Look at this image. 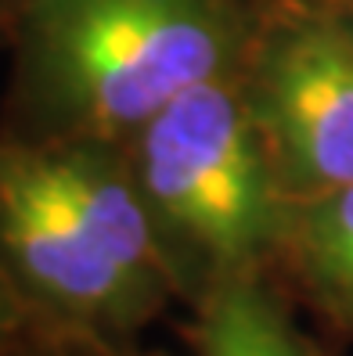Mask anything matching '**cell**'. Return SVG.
Here are the masks:
<instances>
[{
    "mask_svg": "<svg viewBox=\"0 0 353 356\" xmlns=\"http://www.w3.org/2000/svg\"><path fill=\"white\" fill-rule=\"evenodd\" d=\"M238 0H26L18 90L40 140L123 144L173 97L242 76Z\"/></svg>",
    "mask_w": 353,
    "mask_h": 356,
    "instance_id": "6da1fadb",
    "label": "cell"
},
{
    "mask_svg": "<svg viewBox=\"0 0 353 356\" xmlns=\"http://www.w3.org/2000/svg\"><path fill=\"white\" fill-rule=\"evenodd\" d=\"M130 162L166 241L238 274L285 227L281 173L242 76L184 90L130 137Z\"/></svg>",
    "mask_w": 353,
    "mask_h": 356,
    "instance_id": "7a4b0ae2",
    "label": "cell"
},
{
    "mask_svg": "<svg viewBox=\"0 0 353 356\" xmlns=\"http://www.w3.org/2000/svg\"><path fill=\"white\" fill-rule=\"evenodd\" d=\"M242 90L285 184L310 195L353 184V29L299 15L253 40Z\"/></svg>",
    "mask_w": 353,
    "mask_h": 356,
    "instance_id": "3957f363",
    "label": "cell"
},
{
    "mask_svg": "<svg viewBox=\"0 0 353 356\" xmlns=\"http://www.w3.org/2000/svg\"><path fill=\"white\" fill-rule=\"evenodd\" d=\"M0 248L33 291L83 321L130 324L159 299L91 238L22 144L0 148Z\"/></svg>",
    "mask_w": 353,
    "mask_h": 356,
    "instance_id": "277c9868",
    "label": "cell"
},
{
    "mask_svg": "<svg viewBox=\"0 0 353 356\" xmlns=\"http://www.w3.org/2000/svg\"><path fill=\"white\" fill-rule=\"evenodd\" d=\"M26 152L33 170L91 230V238L162 296L173 277V256L141 191L130 152L123 155L112 140H36Z\"/></svg>",
    "mask_w": 353,
    "mask_h": 356,
    "instance_id": "5b68a950",
    "label": "cell"
},
{
    "mask_svg": "<svg viewBox=\"0 0 353 356\" xmlns=\"http://www.w3.org/2000/svg\"><path fill=\"white\" fill-rule=\"evenodd\" d=\"M202 356H310L281 309L253 281L231 274L205 309Z\"/></svg>",
    "mask_w": 353,
    "mask_h": 356,
    "instance_id": "8992f818",
    "label": "cell"
},
{
    "mask_svg": "<svg viewBox=\"0 0 353 356\" xmlns=\"http://www.w3.org/2000/svg\"><path fill=\"white\" fill-rule=\"evenodd\" d=\"M299 241L321 291L353 313V184L310 198Z\"/></svg>",
    "mask_w": 353,
    "mask_h": 356,
    "instance_id": "52a82bcc",
    "label": "cell"
},
{
    "mask_svg": "<svg viewBox=\"0 0 353 356\" xmlns=\"http://www.w3.org/2000/svg\"><path fill=\"white\" fill-rule=\"evenodd\" d=\"M8 327V296H4V284H0V334Z\"/></svg>",
    "mask_w": 353,
    "mask_h": 356,
    "instance_id": "ba28073f",
    "label": "cell"
}]
</instances>
